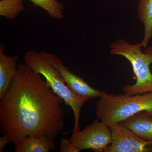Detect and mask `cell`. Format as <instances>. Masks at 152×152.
Returning a JSON list of instances; mask_svg holds the SVG:
<instances>
[{"mask_svg": "<svg viewBox=\"0 0 152 152\" xmlns=\"http://www.w3.org/2000/svg\"><path fill=\"white\" fill-rule=\"evenodd\" d=\"M24 10L23 0H1L0 16L12 20Z\"/></svg>", "mask_w": 152, "mask_h": 152, "instance_id": "obj_13", "label": "cell"}, {"mask_svg": "<svg viewBox=\"0 0 152 152\" xmlns=\"http://www.w3.org/2000/svg\"><path fill=\"white\" fill-rule=\"evenodd\" d=\"M99 120H95L83 130L73 132L70 141L80 151L91 149L95 152H104L111 143L110 129L107 124Z\"/></svg>", "mask_w": 152, "mask_h": 152, "instance_id": "obj_5", "label": "cell"}, {"mask_svg": "<svg viewBox=\"0 0 152 152\" xmlns=\"http://www.w3.org/2000/svg\"><path fill=\"white\" fill-rule=\"evenodd\" d=\"M119 124L142 139L152 142V117L148 112H139Z\"/></svg>", "mask_w": 152, "mask_h": 152, "instance_id": "obj_9", "label": "cell"}, {"mask_svg": "<svg viewBox=\"0 0 152 152\" xmlns=\"http://www.w3.org/2000/svg\"><path fill=\"white\" fill-rule=\"evenodd\" d=\"M148 112V113H149L152 116V111H147Z\"/></svg>", "mask_w": 152, "mask_h": 152, "instance_id": "obj_16", "label": "cell"}, {"mask_svg": "<svg viewBox=\"0 0 152 152\" xmlns=\"http://www.w3.org/2000/svg\"><path fill=\"white\" fill-rule=\"evenodd\" d=\"M109 127L112 141L104 152H152V142L142 139L120 124Z\"/></svg>", "mask_w": 152, "mask_h": 152, "instance_id": "obj_7", "label": "cell"}, {"mask_svg": "<svg viewBox=\"0 0 152 152\" xmlns=\"http://www.w3.org/2000/svg\"><path fill=\"white\" fill-rule=\"evenodd\" d=\"M141 43L132 45L118 39L110 45V53L125 57L132 64L136 82L123 88L126 94L134 95L152 92V74L150 65L152 63V47L141 50Z\"/></svg>", "mask_w": 152, "mask_h": 152, "instance_id": "obj_3", "label": "cell"}, {"mask_svg": "<svg viewBox=\"0 0 152 152\" xmlns=\"http://www.w3.org/2000/svg\"><path fill=\"white\" fill-rule=\"evenodd\" d=\"M24 63L36 72L41 74L45 79L48 85L55 94L64 101L66 104L72 109L75 115V126L73 132L80 130L79 118L81 109L86 102L71 91L59 72L34 50L28 51L24 56Z\"/></svg>", "mask_w": 152, "mask_h": 152, "instance_id": "obj_4", "label": "cell"}, {"mask_svg": "<svg viewBox=\"0 0 152 152\" xmlns=\"http://www.w3.org/2000/svg\"><path fill=\"white\" fill-rule=\"evenodd\" d=\"M4 97L0 99V128L15 148L28 137L55 140L65 125L64 101L56 94L41 74L25 64Z\"/></svg>", "mask_w": 152, "mask_h": 152, "instance_id": "obj_1", "label": "cell"}, {"mask_svg": "<svg viewBox=\"0 0 152 152\" xmlns=\"http://www.w3.org/2000/svg\"><path fill=\"white\" fill-rule=\"evenodd\" d=\"M4 46L0 45V99L4 97L8 91L12 81L18 70V55L8 56L4 54Z\"/></svg>", "mask_w": 152, "mask_h": 152, "instance_id": "obj_8", "label": "cell"}, {"mask_svg": "<svg viewBox=\"0 0 152 152\" xmlns=\"http://www.w3.org/2000/svg\"><path fill=\"white\" fill-rule=\"evenodd\" d=\"M138 14L144 26V37L141 44L146 48L152 37V0H140Z\"/></svg>", "mask_w": 152, "mask_h": 152, "instance_id": "obj_11", "label": "cell"}, {"mask_svg": "<svg viewBox=\"0 0 152 152\" xmlns=\"http://www.w3.org/2000/svg\"><path fill=\"white\" fill-rule=\"evenodd\" d=\"M56 145L54 140L46 137H28L15 148L16 152H48L54 151Z\"/></svg>", "mask_w": 152, "mask_h": 152, "instance_id": "obj_10", "label": "cell"}, {"mask_svg": "<svg viewBox=\"0 0 152 152\" xmlns=\"http://www.w3.org/2000/svg\"><path fill=\"white\" fill-rule=\"evenodd\" d=\"M39 55L59 72L69 88L79 97L87 101L107 94L106 91L94 88L80 77L72 72L56 56L44 51L40 52Z\"/></svg>", "mask_w": 152, "mask_h": 152, "instance_id": "obj_6", "label": "cell"}, {"mask_svg": "<svg viewBox=\"0 0 152 152\" xmlns=\"http://www.w3.org/2000/svg\"><path fill=\"white\" fill-rule=\"evenodd\" d=\"M36 7H39L47 12L53 18L60 20L64 18V6L57 0H29Z\"/></svg>", "mask_w": 152, "mask_h": 152, "instance_id": "obj_12", "label": "cell"}, {"mask_svg": "<svg viewBox=\"0 0 152 152\" xmlns=\"http://www.w3.org/2000/svg\"><path fill=\"white\" fill-rule=\"evenodd\" d=\"M152 111V92L132 96L107 93L96 103L95 113L98 119L110 126L139 112Z\"/></svg>", "mask_w": 152, "mask_h": 152, "instance_id": "obj_2", "label": "cell"}, {"mask_svg": "<svg viewBox=\"0 0 152 152\" xmlns=\"http://www.w3.org/2000/svg\"><path fill=\"white\" fill-rule=\"evenodd\" d=\"M11 142H12V139L7 133L1 136L0 137V152H3V148Z\"/></svg>", "mask_w": 152, "mask_h": 152, "instance_id": "obj_15", "label": "cell"}, {"mask_svg": "<svg viewBox=\"0 0 152 152\" xmlns=\"http://www.w3.org/2000/svg\"><path fill=\"white\" fill-rule=\"evenodd\" d=\"M78 149L71 143L69 140L63 138L61 140L60 152H78Z\"/></svg>", "mask_w": 152, "mask_h": 152, "instance_id": "obj_14", "label": "cell"}]
</instances>
